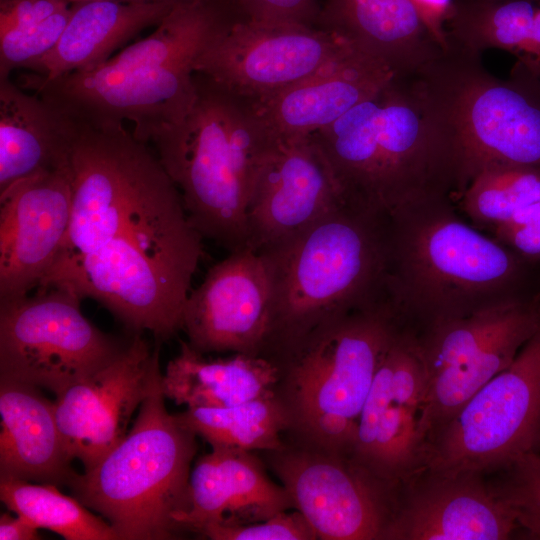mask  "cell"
<instances>
[{
	"label": "cell",
	"mask_w": 540,
	"mask_h": 540,
	"mask_svg": "<svg viewBox=\"0 0 540 540\" xmlns=\"http://www.w3.org/2000/svg\"><path fill=\"white\" fill-rule=\"evenodd\" d=\"M70 5L66 0H0V33L37 24Z\"/></svg>",
	"instance_id": "37"
},
{
	"label": "cell",
	"mask_w": 540,
	"mask_h": 540,
	"mask_svg": "<svg viewBox=\"0 0 540 540\" xmlns=\"http://www.w3.org/2000/svg\"><path fill=\"white\" fill-rule=\"evenodd\" d=\"M242 20L316 26L320 0H229Z\"/></svg>",
	"instance_id": "35"
},
{
	"label": "cell",
	"mask_w": 540,
	"mask_h": 540,
	"mask_svg": "<svg viewBox=\"0 0 540 540\" xmlns=\"http://www.w3.org/2000/svg\"><path fill=\"white\" fill-rule=\"evenodd\" d=\"M351 47L316 26L238 20L202 53L195 72L259 102L313 75Z\"/></svg>",
	"instance_id": "13"
},
{
	"label": "cell",
	"mask_w": 540,
	"mask_h": 540,
	"mask_svg": "<svg viewBox=\"0 0 540 540\" xmlns=\"http://www.w3.org/2000/svg\"><path fill=\"white\" fill-rule=\"evenodd\" d=\"M420 418L393 396L384 354L359 417L355 461L386 484L408 481L421 464Z\"/></svg>",
	"instance_id": "27"
},
{
	"label": "cell",
	"mask_w": 540,
	"mask_h": 540,
	"mask_svg": "<svg viewBox=\"0 0 540 540\" xmlns=\"http://www.w3.org/2000/svg\"><path fill=\"white\" fill-rule=\"evenodd\" d=\"M540 328V293L523 292L464 316L416 329L425 376L423 446ZM422 446V449H423Z\"/></svg>",
	"instance_id": "10"
},
{
	"label": "cell",
	"mask_w": 540,
	"mask_h": 540,
	"mask_svg": "<svg viewBox=\"0 0 540 540\" xmlns=\"http://www.w3.org/2000/svg\"><path fill=\"white\" fill-rule=\"evenodd\" d=\"M70 3L74 2H80V1H86V0H66ZM125 1H134V2H180V1H186V0H125Z\"/></svg>",
	"instance_id": "40"
},
{
	"label": "cell",
	"mask_w": 540,
	"mask_h": 540,
	"mask_svg": "<svg viewBox=\"0 0 540 540\" xmlns=\"http://www.w3.org/2000/svg\"><path fill=\"white\" fill-rule=\"evenodd\" d=\"M540 452V328L502 372L425 442L420 469L498 471Z\"/></svg>",
	"instance_id": "11"
},
{
	"label": "cell",
	"mask_w": 540,
	"mask_h": 540,
	"mask_svg": "<svg viewBox=\"0 0 540 540\" xmlns=\"http://www.w3.org/2000/svg\"><path fill=\"white\" fill-rule=\"evenodd\" d=\"M492 234L525 259L540 260V200L517 211Z\"/></svg>",
	"instance_id": "36"
},
{
	"label": "cell",
	"mask_w": 540,
	"mask_h": 540,
	"mask_svg": "<svg viewBox=\"0 0 540 540\" xmlns=\"http://www.w3.org/2000/svg\"><path fill=\"white\" fill-rule=\"evenodd\" d=\"M238 20L229 0L181 1L151 34L104 63L51 80L28 74L18 85L80 124L104 129L129 121L147 144L188 112L198 58Z\"/></svg>",
	"instance_id": "2"
},
{
	"label": "cell",
	"mask_w": 540,
	"mask_h": 540,
	"mask_svg": "<svg viewBox=\"0 0 540 540\" xmlns=\"http://www.w3.org/2000/svg\"><path fill=\"white\" fill-rule=\"evenodd\" d=\"M528 262L464 221L451 197L387 217L386 291L415 329L526 292Z\"/></svg>",
	"instance_id": "4"
},
{
	"label": "cell",
	"mask_w": 540,
	"mask_h": 540,
	"mask_svg": "<svg viewBox=\"0 0 540 540\" xmlns=\"http://www.w3.org/2000/svg\"><path fill=\"white\" fill-rule=\"evenodd\" d=\"M175 4L125 0L71 3L70 18L55 47L26 69L51 80L94 68L142 30L158 25Z\"/></svg>",
	"instance_id": "24"
},
{
	"label": "cell",
	"mask_w": 540,
	"mask_h": 540,
	"mask_svg": "<svg viewBox=\"0 0 540 540\" xmlns=\"http://www.w3.org/2000/svg\"><path fill=\"white\" fill-rule=\"evenodd\" d=\"M177 416L212 447L245 451L282 450L280 433L288 424L274 396L225 407L187 408Z\"/></svg>",
	"instance_id": "29"
},
{
	"label": "cell",
	"mask_w": 540,
	"mask_h": 540,
	"mask_svg": "<svg viewBox=\"0 0 540 540\" xmlns=\"http://www.w3.org/2000/svg\"><path fill=\"white\" fill-rule=\"evenodd\" d=\"M403 324L386 295L323 323L284 358L298 421L317 444L352 452L376 372Z\"/></svg>",
	"instance_id": "9"
},
{
	"label": "cell",
	"mask_w": 540,
	"mask_h": 540,
	"mask_svg": "<svg viewBox=\"0 0 540 540\" xmlns=\"http://www.w3.org/2000/svg\"><path fill=\"white\" fill-rule=\"evenodd\" d=\"M285 489L269 480L250 451L212 447L190 475V506L179 528L200 531L210 524L266 520L292 506Z\"/></svg>",
	"instance_id": "22"
},
{
	"label": "cell",
	"mask_w": 540,
	"mask_h": 540,
	"mask_svg": "<svg viewBox=\"0 0 540 540\" xmlns=\"http://www.w3.org/2000/svg\"><path fill=\"white\" fill-rule=\"evenodd\" d=\"M316 27L376 60L396 78L414 76L444 52L410 0H320Z\"/></svg>",
	"instance_id": "21"
},
{
	"label": "cell",
	"mask_w": 540,
	"mask_h": 540,
	"mask_svg": "<svg viewBox=\"0 0 540 540\" xmlns=\"http://www.w3.org/2000/svg\"><path fill=\"white\" fill-rule=\"evenodd\" d=\"M434 41L445 51L449 48L447 24L455 9V0H410Z\"/></svg>",
	"instance_id": "38"
},
{
	"label": "cell",
	"mask_w": 540,
	"mask_h": 540,
	"mask_svg": "<svg viewBox=\"0 0 540 540\" xmlns=\"http://www.w3.org/2000/svg\"><path fill=\"white\" fill-rule=\"evenodd\" d=\"M81 300L61 287L0 300V378L58 395L112 361L128 341L93 325Z\"/></svg>",
	"instance_id": "12"
},
{
	"label": "cell",
	"mask_w": 540,
	"mask_h": 540,
	"mask_svg": "<svg viewBox=\"0 0 540 540\" xmlns=\"http://www.w3.org/2000/svg\"><path fill=\"white\" fill-rule=\"evenodd\" d=\"M77 124L69 227L37 288L93 299L133 334L147 330L161 346L182 329L203 238L146 143L124 126Z\"/></svg>",
	"instance_id": "1"
},
{
	"label": "cell",
	"mask_w": 540,
	"mask_h": 540,
	"mask_svg": "<svg viewBox=\"0 0 540 540\" xmlns=\"http://www.w3.org/2000/svg\"><path fill=\"white\" fill-rule=\"evenodd\" d=\"M0 499L6 507L35 526L67 540H118L114 528L93 514L76 497L54 484L0 477Z\"/></svg>",
	"instance_id": "30"
},
{
	"label": "cell",
	"mask_w": 540,
	"mask_h": 540,
	"mask_svg": "<svg viewBox=\"0 0 540 540\" xmlns=\"http://www.w3.org/2000/svg\"><path fill=\"white\" fill-rule=\"evenodd\" d=\"M78 125L36 93L0 80V191L69 163Z\"/></svg>",
	"instance_id": "25"
},
{
	"label": "cell",
	"mask_w": 540,
	"mask_h": 540,
	"mask_svg": "<svg viewBox=\"0 0 540 540\" xmlns=\"http://www.w3.org/2000/svg\"><path fill=\"white\" fill-rule=\"evenodd\" d=\"M447 34L476 52L505 50L540 79V0H455Z\"/></svg>",
	"instance_id": "28"
},
{
	"label": "cell",
	"mask_w": 540,
	"mask_h": 540,
	"mask_svg": "<svg viewBox=\"0 0 540 540\" xmlns=\"http://www.w3.org/2000/svg\"><path fill=\"white\" fill-rule=\"evenodd\" d=\"M38 527L21 515L13 517L9 513L0 516L1 540H36L39 539Z\"/></svg>",
	"instance_id": "39"
},
{
	"label": "cell",
	"mask_w": 540,
	"mask_h": 540,
	"mask_svg": "<svg viewBox=\"0 0 540 540\" xmlns=\"http://www.w3.org/2000/svg\"><path fill=\"white\" fill-rule=\"evenodd\" d=\"M394 78L385 66L351 47L313 75L253 103L280 140L301 139L331 125Z\"/></svg>",
	"instance_id": "20"
},
{
	"label": "cell",
	"mask_w": 540,
	"mask_h": 540,
	"mask_svg": "<svg viewBox=\"0 0 540 540\" xmlns=\"http://www.w3.org/2000/svg\"><path fill=\"white\" fill-rule=\"evenodd\" d=\"M71 11L70 5L42 22L0 33V80L49 53L60 39Z\"/></svg>",
	"instance_id": "33"
},
{
	"label": "cell",
	"mask_w": 540,
	"mask_h": 540,
	"mask_svg": "<svg viewBox=\"0 0 540 540\" xmlns=\"http://www.w3.org/2000/svg\"><path fill=\"white\" fill-rule=\"evenodd\" d=\"M71 209L69 163L0 191V300L40 285L64 242Z\"/></svg>",
	"instance_id": "16"
},
{
	"label": "cell",
	"mask_w": 540,
	"mask_h": 540,
	"mask_svg": "<svg viewBox=\"0 0 540 540\" xmlns=\"http://www.w3.org/2000/svg\"><path fill=\"white\" fill-rule=\"evenodd\" d=\"M279 367L261 355L237 353L229 358L207 359L181 341L161 386L166 398L187 408L225 407L272 397Z\"/></svg>",
	"instance_id": "26"
},
{
	"label": "cell",
	"mask_w": 540,
	"mask_h": 540,
	"mask_svg": "<svg viewBox=\"0 0 540 540\" xmlns=\"http://www.w3.org/2000/svg\"><path fill=\"white\" fill-rule=\"evenodd\" d=\"M272 284L261 253L246 247L209 269L190 292L182 330L201 353L261 355L271 329Z\"/></svg>",
	"instance_id": "15"
},
{
	"label": "cell",
	"mask_w": 540,
	"mask_h": 540,
	"mask_svg": "<svg viewBox=\"0 0 540 540\" xmlns=\"http://www.w3.org/2000/svg\"><path fill=\"white\" fill-rule=\"evenodd\" d=\"M0 477L68 486L76 476L55 415L38 387L0 378Z\"/></svg>",
	"instance_id": "23"
},
{
	"label": "cell",
	"mask_w": 540,
	"mask_h": 540,
	"mask_svg": "<svg viewBox=\"0 0 540 540\" xmlns=\"http://www.w3.org/2000/svg\"><path fill=\"white\" fill-rule=\"evenodd\" d=\"M540 200V167L501 165L480 171L457 198L473 226L493 231Z\"/></svg>",
	"instance_id": "31"
},
{
	"label": "cell",
	"mask_w": 540,
	"mask_h": 540,
	"mask_svg": "<svg viewBox=\"0 0 540 540\" xmlns=\"http://www.w3.org/2000/svg\"><path fill=\"white\" fill-rule=\"evenodd\" d=\"M344 200L311 137L280 140L264 162L247 211L248 247L260 251Z\"/></svg>",
	"instance_id": "19"
},
{
	"label": "cell",
	"mask_w": 540,
	"mask_h": 540,
	"mask_svg": "<svg viewBox=\"0 0 540 540\" xmlns=\"http://www.w3.org/2000/svg\"><path fill=\"white\" fill-rule=\"evenodd\" d=\"M408 482L406 497L382 539L506 540L519 535L513 512L483 474L421 470Z\"/></svg>",
	"instance_id": "18"
},
{
	"label": "cell",
	"mask_w": 540,
	"mask_h": 540,
	"mask_svg": "<svg viewBox=\"0 0 540 540\" xmlns=\"http://www.w3.org/2000/svg\"><path fill=\"white\" fill-rule=\"evenodd\" d=\"M481 56L449 40V48L416 74L453 138L457 198L486 168L540 167V79L518 61L500 79Z\"/></svg>",
	"instance_id": "8"
},
{
	"label": "cell",
	"mask_w": 540,
	"mask_h": 540,
	"mask_svg": "<svg viewBox=\"0 0 540 540\" xmlns=\"http://www.w3.org/2000/svg\"><path fill=\"white\" fill-rule=\"evenodd\" d=\"M159 348L134 333L108 364L68 386L54 401L57 424L70 458L93 468L126 436L135 410L160 368Z\"/></svg>",
	"instance_id": "14"
},
{
	"label": "cell",
	"mask_w": 540,
	"mask_h": 540,
	"mask_svg": "<svg viewBox=\"0 0 540 540\" xmlns=\"http://www.w3.org/2000/svg\"><path fill=\"white\" fill-rule=\"evenodd\" d=\"M160 368L131 430L93 468L68 485L101 514L118 540L171 539L190 506L196 434L166 407Z\"/></svg>",
	"instance_id": "7"
},
{
	"label": "cell",
	"mask_w": 540,
	"mask_h": 540,
	"mask_svg": "<svg viewBox=\"0 0 540 540\" xmlns=\"http://www.w3.org/2000/svg\"><path fill=\"white\" fill-rule=\"evenodd\" d=\"M275 469L319 538L382 539L390 519L379 489L384 482L358 462L297 452L278 458Z\"/></svg>",
	"instance_id": "17"
},
{
	"label": "cell",
	"mask_w": 540,
	"mask_h": 540,
	"mask_svg": "<svg viewBox=\"0 0 540 540\" xmlns=\"http://www.w3.org/2000/svg\"><path fill=\"white\" fill-rule=\"evenodd\" d=\"M278 141L252 101L195 72L188 112L150 142L192 226L230 253L248 247V206Z\"/></svg>",
	"instance_id": "5"
},
{
	"label": "cell",
	"mask_w": 540,
	"mask_h": 540,
	"mask_svg": "<svg viewBox=\"0 0 540 540\" xmlns=\"http://www.w3.org/2000/svg\"><path fill=\"white\" fill-rule=\"evenodd\" d=\"M310 137L347 203L387 218L407 206L457 196L452 135L415 76L394 78Z\"/></svg>",
	"instance_id": "3"
},
{
	"label": "cell",
	"mask_w": 540,
	"mask_h": 540,
	"mask_svg": "<svg viewBox=\"0 0 540 540\" xmlns=\"http://www.w3.org/2000/svg\"><path fill=\"white\" fill-rule=\"evenodd\" d=\"M386 222V217L343 201L257 251L272 284L271 329L264 351L284 358L323 323L387 295Z\"/></svg>",
	"instance_id": "6"
},
{
	"label": "cell",
	"mask_w": 540,
	"mask_h": 540,
	"mask_svg": "<svg viewBox=\"0 0 540 540\" xmlns=\"http://www.w3.org/2000/svg\"><path fill=\"white\" fill-rule=\"evenodd\" d=\"M495 472L499 480L489 485L513 512L519 535L540 540V452L521 456Z\"/></svg>",
	"instance_id": "32"
},
{
	"label": "cell",
	"mask_w": 540,
	"mask_h": 540,
	"mask_svg": "<svg viewBox=\"0 0 540 540\" xmlns=\"http://www.w3.org/2000/svg\"><path fill=\"white\" fill-rule=\"evenodd\" d=\"M199 533L213 540H311L317 533L299 511L247 524H210Z\"/></svg>",
	"instance_id": "34"
}]
</instances>
